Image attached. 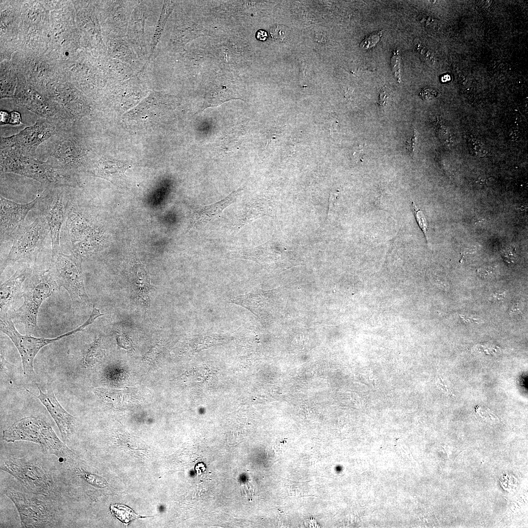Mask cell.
I'll list each match as a JSON object with an SVG mask.
<instances>
[{
  "mask_svg": "<svg viewBox=\"0 0 528 528\" xmlns=\"http://www.w3.org/2000/svg\"><path fill=\"white\" fill-rule=\"evenodd\" d=\"M33 266L29 263H23L8 280L2 283L0 287V316L8 314L14 308V305L22 297L24 283L31 274Z\"/></svg>",
  "mask_w": 528,
  "mask_h": 528,
  "instance_id": "14",
  "label": "cell"
},
{
  "mask_svg": "<svg viewBox=\"0 0 528 528\" xmlns=\"http://www.w3.org/2000/svg\"><path fill=\"white\" fill-rule=\"evenodd\" d=\"M437 92L430 88H424L419 93L420 97L423 99H431L437 96Z\"/></svg>",
  "mask_w": 528,
  "mask_h": 528,
  "instance_id": "33",
  "label": "cell"
},
{
  "mask_svg": "<svg viewBox=\"0 0 528 528\" xmlns=\"http://www.w3.org/2000/svg\"><path fill=\"white\" fill-rule=\"evenodd\" d=\"M118 345L126 350L132 351L133 345L132 339L128 336L124 334H117L116 337Z\"/></svg>",
  "mask_w": 528,
  "mask_h": 528,
  "instance_id": "30",
  "label": "cell"
},
{
  "mask_svg": "<svg viewBox=\"0 0 528 528\" xmlns=\"http://www.w3.org/2000/svg\"><path fill=\"white\" fill-rule=\"evenodd\" d=\"M287 28L282 25H275L270 30V35L273 41L281 42L285 40L288 35Z\"/></svg>",
  "mask_w": 528,
  "mask_h": 528,
  "instance_id": "28",
  "label": "cell"
},
{
  "mask_svg": "<svg viewBox=\"0 0 528 528\" xmlns=\"http://www.w3.org/2000/svg\"><path fill=\"white\" fill-rule=\"evenodd\" d=\"M101 316H102V314L100 309L94 308L91 314L85 323L74 330L54 338H39L30 335L21 334L16 330L11 317L8 314L0 316V331L10 338L19 351L24 374L27 376L34 378L35 376L33 367L34 360L42 348L83 330Z\"/></svg>",
  "mask_w": 528,
  "mask_h": 528,
  "instance_id": "5",
  "label": "cell"
},
{
  "mask_svg": "<svg viewBox=\"0 0 528 528\" xmlns=\"http://www.w3.org/2000/svg\"><path fill=\"white\" fill-rule=\"evenodd\" d=\"M0 468L16 479L32 494L55 500L59 491L52 476L41 464L24 458L10 457L3 460Z\"/></svg>",
  "mask_w": 528,
  "mask_h": 528,
  "instance_id": "7",
  "label": "cell"
},
{
  "mask_svg": "<svg viewBox=\"0 0 528 528\" xmlns=\"http://www.w3.org/2000/svg\"><path fill=\"white\" fill-rule=\"evenodd\" d=\"M391 66L395 78L398 82H400V58L397 48L395 49L393 51L391 59Z\"/></svg>",
  "mask_w": 528,
  "mask_h": 528,
  "instance_id": "29",
  "label": "cell"
},
{
  "mask_svg": "<svg viewBox=\"0 0 528 528\" xmlns=\"http://www.w3.org/2000/svg\"><path fill=\"white\" fill-rule=\"evenodd\" d=\"M522 313V309L519 303H513L509 310V314L511 317H518Z\"/></svg>",
  "mask_w": 528,
  "mask_h": 528,
  "instance_id": "35",
  "label": "cell"
},
{
  "mask_svg": "<svg viewBox=\"0 0 528 528\" xmlns=\"http://www.w3.org/2000/svg\"><path fill=\"white\" fill-rule=\"evenodd\" d=\"M172 8L173 5L172 2L167 1V2L164 3L158 22L157 24L155 34L152 40L151 55V53H153L154 49L158 43L167 19Z\"/></svg>",
  "mask_w": 528,
  "mask_h": 528,
  "instance_id": "22",
  "label": "cell"
},
{
  "mask_svg": "<svg viewBox=\"0 0 528 528\" xmlns=\"http://www.w3.org/2000/svg\"><path fill=\"white\" fill-rule=\"evenodd\" d=\"M234 90L224 86H214L206 92L205 101L202 110L209 107H216L224 102L238 99Z\"/></svg>",
  "mask_w": 528,
  "mask_h": 528,
  "instance_id": "20",
  "label": "cell"
},
{
  "mask_svg": "<svg viewBox=\"0 0 528 528\" xmlns=\"http://www.w3.org/2000/svg\"><path fill=\"white\" fill-rule=\"evenodd\" d=\"M110 509L115 517L126 524L140 517L136 514L132 509L122 505H111L110 506Z\"/></svg>",
  "mask_w": 528,
  "mask_h": 528,
  "instance_id": "23",
  "label": "cell"
},
{
  "mask_svg": "<svg viewBox=\"0 0 528 528\" xmlns=\"http://www.w3.org/2000/svg\"><path fill=\"white\" fill-rule=\"evenodd\" d=\"M5 495L14 504L22 528L57 527L61 516L52 502L39 500L28 494L9 489Z\"/></svg>",
  "mask_w": 528,
  "mask_h": 528,
  "instance_id": "9",
  "label": "cell"
},
{
  "mask_svg": "<svg viewBox=\"0 0 528 528\" xmlns=\"http://www.w3.org/2000/svg\"><path fill=\"white\" fill-rule=\"evenodd\" d=\"M105 355V350L101 337L96 338L86 352L82 361L84 367H92Z\"/></svg>",
  "mask_w": 528,
  "mask_h": 528,
  "instance_id": "21",
  "label": "cell"
},
{
  "mask_svg": "<svg viewBox=\"0 0 528 528\" xmlns=\"http://www.w3.org/2000/svg\"><path fill=\"white\" fill-rule=\"evenodd\" d=\"M75 474L86 481L87 483L98 487H105L107 485L106 481L102 477L87 472L80 467L75 466L74 469Z\"/></svg>",
  "mask_w": 528,
  "mask_h": 528,
  "instance_id": "24",
  "label": "cell"
},
{
  "mask_svg": "<svg viewBox=\"0 0 528 528\" xmlns=\"http://www.w3.org/2000/svg\"><path fill=\"white\" fill-rule=\"evenodd\" d=\"M241 191L242 189H239L217 202L195 208L191 213L189 229L201 227L219 217L224 209L235 201Z\"/></svg>",
  "mask_w": 528,
  "mask_h": 528,
  "instance_id": "16",
  "label": "cell"
},
{
  "mask_svg": "<svg viewBox=\"0 0 528 528\" xmlns=\"http://www.w3.org/2000/svg\"><path fill=\"white\" fill-rule=\"evenodd\" d=\"M129 281L131 297L149 312L153 286L144 266L136 256L131 263Z\"/></svg>",
  "mask_w": 528,
  "mask_h": 528,
  "instance_id": "15",
  "label": "cell"
},
{
  "mask_svg": "<svg viewBox=\"0 0 528 528\" xmlns=\"http://www.w3.org/2000/svg\"><path fill=\"white\" fill-rule=\"evenodd\" d=\"M257 36L258 39L264 41L266 39L267 35L264 31L260 30L258 32Z\"/></svg>",
  "mask_w": 528,
  "mask_h": 528,
  "instance_id": "41",
  "label": "cell"
},
{
  "mask_svg": "<svg viewBox=\"0 0 528 528\" xmlns=\"http://www.w3.org/2000/svg\"><path fill=\"white\" fill-rule=\"evenodd\" d=\"M70 123L57 119L42 118L13 135L0 137V150L36 157L38 148Z\"/></svg>",
  "mask_w": 528,
  "mask_h": 528,
  "instance_id": "8",
  "label": "cell"
},
{
  "mask_svg": "<svg viewBox=\"0 0 528 528\" xmlns=\"http://www.w3.org/2000/svg\"><path fill=\"white\" fill-rule=\"evenodd\" d=\"M39 394L35 396L45 407L56 423L64 441L70 439L75 433L77 427V418L68 413L59 403L51 388H47L44 393L37 385Z\"/></svg>",
  "mask_w": 528,
  "mask_h": 528,
  "instance_id": "13",
  "label": "cell"
},
{
  "mask_svg": "<svg viewBox=\"0 0 528 528\" xmlns=\"http://www.w3.org/2000/svg\"><path fill=\"white\" fill-rule=\"evenodd\" d=\"M476 248L474 247H470L469 248H464V250L461 253L462 255L460 262L461 263L462 260L465 259L469 255L472 254L476 252Z\"/></svg>",
  "mask_w": 528,
  "mask_h": 528,
  "instance_id": "38",
  "label": "cell"
},
{
  "mask_svg": "<svg viewBox=\"0 0 528 528\" xmlns=\"http://www.w3.org/2000/svg\"><path fill=\"white\" fill-rule=\"evenodd\" d=\"M387 93H386L385 89L382 88L381 90V91L380 92L379 100V104L381 106H384V104H385V102L386 101V99L387 98Z\"/></svg>",
  "mask_w": 528,
  "mask_h": 528,
  "instance_id": "39",
  "label": "cell"
},
{
  "mask_svg": "<svg viewBox=\"0 0 528 528\" xmlns=\"http://www.w3.org/2000/svg\"><path fill=\"white\" fill-rule=\"evenodd\" d=\"M314 520V519H308L307 521H308L309 522L311 523V524L309 523V524H307L306 525H307V526H308V527H309L310 528H312V527L316 528V527H317V526H316L317 524H316V522L315 521L314 522H313Z\"/></svg>",
  "mask_w": 528,
  "mask_h": 528,
  "instance_id": "42",
  "label": "cell"
},
{
  "mask_svg": "<svg viewBox=\"0 0 528 528\" xmlns=\"http://www.w3.org/2000/svg\"><path fill=\"white\" fill-rule=\"evenodd\" d=\"M478 5L483 8H488L491 4L490 0H479L477 1Z\"/></svg>",
  "mask_w": 528,
  "mask_h": 528,
  "instance_id": "40",
  "label": "cell"
},
{
  "mask_svg": "<svg viewBox=\"0 0 528 528\" xmlns=\"http://www.w3.org/2000/svg\"><path fill=\"white\" fill-rule=\"evenodd\" d=\"M59 289L49 267L43 271L33 268L23 285V302L10 315L12 319L22 324L27 335L37 331V317L41 306Z\"/></svg>",
  "mask_w": 528,
  "mask_h": 528,
  "instance_id": "3",
  "label": "cell"
},
{
  "mask_svg": "<svg viewBox=\"0 0 528 528\" xmlns=\"http://www.w3.org/2000/svg\"><path fill=\"white\" fill-rule=\"evenodd\" d=\"M90 217L80 204H71L68 209L66 226L72 245L78 242L92 226Z\"/></svg>",
  "mask_w": 528,
  "mask_h": 528,
  "instance_id": "17",
  "label": "cell"
},
{
  "mask_svg": "<svg viewBox=\"0 0 528 528\" xmlns=\"http://www.w3.org/2000/svg\"><path fill=\"white\" fill-rule=\"evenodd\" d=\"M383 30L374 32L367 36L361 42L360 47L369 49L374 47L380 41L383 34Z\"/></svg>",
  "mask_w": 528,
  "mask_h": 528,
  "instance_id": "26",
  "label": "cell"
},
{
  "mask_svg": "<svg viewBox=\"0 0 528 528\" xmlns=\"http://www.w3.org/2000/svg\"><path fill=\"white\" fill-rule=\"evenodd\" d=\"M40 197L26 204H20L9 200L1 195L0 202V241L10 240L23 226L25 217L37 204Z\"/></svg>",
  "mask_w": 528,
  "mask_h": 528,
  "instance_id": "12",
  "label": "cell"
},
{
  "mask_svg": "<svg viewBox=\"0 0 528 528\" xmlns=\"http://www.w3.org/2000/svg\"><path fill=\"white\" fill-rule=\"evenodd\" d=\"M0 171L35 179L44 189L81 187L79 175L60 168L49 161L9 150H0Z\"/></svg>",
  "mask_w": 528,
  "mask_h": 528,
  "instance_id": "1",
  "label": "cell"
},
{
  "mask_svg": "<svg viewBox=\"0 0 528 528\" xmlns=\"http://www.w3.org/2000/svg\"><path fill=\"white\" fill-rule=\"evenodd\" d=\"M163 348V344L161 342L154 345L144 354L143 360L150 365L155 364L159 359Z\"/></svg>",
  "mask_w": 528,
  "mask_h": 528,
  "instance_id": "25",
  "label": "cell"
},
{
  "mask_svg": "<svg viewBox=\"0 0 528 528\" xmlns=\"http://www.w3.org/2000/svg\"><path fill=\"white\" fill-rule=\"evenodd\" d=\"M47 224L41 216L32 223L22 226L14 237L10 250L0 267V273L18 262H34L43 245Z\"/></svg>",
  "mask_w": 528,
  "mask_h": 528,
  "instance_id": "11",
  "label": "cell"
},
{
  "mask_svg": "<svg viewBox=\"0 0 528 528\" xmlns=\"http://www.w3.org/2000/svg\"><path fill=\"white\" fill-rule=\"evenodd\" d=\"M102 238L101 230L92 226L78 242L72 245L73 253L82 259L91 255L99 249Z\"/></svg>",
  "mask_w": 528,
  "mask_h": 528,
  "instance_id": "19",
  "label": "cell"
},
{
  "mask_svg": "<svg viewBox=\"0 0 528 528\" xmlns=\"http://www.w3.org/2000/svg\"><path fill=\"white\" fill-rule=\"evenodd\" d=\"M494 268L491 266L485 267L478 270L479 275L483 278H488L491 277L493 274Z\"/></svg>",
  "mask_w": 528,
  "mask_h": 528,
  "instance_id": "36",
  "label": "cell"
},
{
  "mask_svg": "<svg viewBox=\"0 0 528 528\" xmlns=\"http://www.w3.org/2000/svg\"><path fill=\"white\" fill-rule=\"evenodd\" d=\"M76 123L69 125L42 145V157L54 165L79 175L88 167V151L77 131Z\"/></svg>",
  "mask_w": 528,
  "mask_h": 528,
  "instance_id": "4",
  "label": "cell"
},
{
  "mask_svg": "<svg viewBox=\"0 0 528 528\" xmlns=\"http://www.w3.org/2000/svg\"><path fill=\"white\" fill-rule=\"evenodd\" d=\"M418 134L416 130H414L412 136L406 142V147L408 153L411 156H414L416 154L418 145Z\"/></svg>",
  "mask_w": 528,
  "mask_h": 528,
  "instance_id": "32",
  "label": "cell"
},
{
  "mask_svg": "<svg viewBox=\"0 0 528 528\" xmlns=\"http://www.w3.org/2000/svg\"><path fill=\"white\" fill-rule=\"evenodd\" d=\"M22 122L20 114L16 111L8 113L5 112L3 116V123H10L13 125L20 124Z\"/></svg>",
  "mask_w": 528,
  "mask_h": 528,
  "instance_id": "31",
  "label": "cell"
},
{
  "mask_svg": "<svg viewBox=\"0 0 528 528\" xmlns=\"http://www.w3.org/2000/svg\"><path fill=\"white\" fill-rule=\"evenodd\" d=\"M127 163L115 160L109 156H102L94 161L89 170L91 174L97 177L113 182L124 175L128 168Z\"/></svg>",
  "mask_w": 528,
  "mask_h": 528,
  "instance_id": "18",
  "label": "cell"
},
{
  "mask_svg": "<svg viewBox=\"0 0 528 528\" xmlns=\"http://www.w3.org/2000/svg\"><path fill=\"white\" fill-rule=\"evenodd\" d=\"M413 206L417 222L423 232L427 241L428 242V223L425 216L423 212L417 207L414 202H413Z\"/></svg>",
  "mask_w": 528,
  "mask_h": 528,
  "instance_id": "27",
  "label": "cell"
},
{
  "mask_svg": "<svg viewBox=\"0 0 528 528\" xmlns=\"http://www.w3.org/2000/svg\"><path fill=\"white\" fill-rule=\"evenodd\" d=\"M505 292H497L492 294L489 297V300L494 303H500L506 298Z\"/></svg>",
  "mask_w": 528,
  "mask_h": 528,
  "instance_id": "34",
  "label": "cell"
},
{
  "mask_svg": "<svg viewBox=\"0 0 528 528\" xmlns=\"http://www.w3.org/2000/svg\"><path fill=\"white\" fill-rule=\"evenodd\" d=\"M82 260L73 253L65 254L60 250L51 254L49 266L59 287H64L68 293L74 313L90 303L84 283Z\"/></svg>",
  "mask_w": 528,
  "mask_h": 528,
  "instance_id": "6",
  "label": "cell"
},
{
  "mask_svg": "<svg viewBox=\"0 0 528 528\" xmlns=\"http://www.w3.org/2000/svg\"><path fill=\"white\" fill-rule=\"evenodd\" d=\"M493 179V178H486L484 176H481L475 181V183L476 186L479 188H483L491 183Z\"/></svg>",
  "mask_w": 528,
  "mask_h": 528,
  "instance_id": "37",
  "label": "cell"
},
{
  "mask_svg": "<svg viewBox=\"0 0 528 528\" xmlns=\"http://www.w3.org/2000/svg\"><path fill=\"white\" fill-rule=\"evenodd\" d=\"M66 187H68L44 189L40 193L38 202L41 216L45 220L49 230L52 254L61 250L60 231L71 204L70 196L66 189Z\"/></svg>",
  "mask_w": 528,
  "mask_h": 528,
  "instance_id": "10",
  "label": "cell"
},
{
  "mask_svg": "<svg viewBox=\"0 0 528 528\" xmlns=\"http://www.w3.org/2000/svg\"><path fill=\"white\" fill-rule=\"evenodd\" d=\"M2 439L7 442L23 440L37 443L44 453L56 456L62 462L75 457L51 425L40 417H27L17 420L3 431Z\"/></svg>",
  "mask_w": 528,
  "mask_h": 528,
  "instance_id": "2",
  "label": "cell"
}]
</instances>
